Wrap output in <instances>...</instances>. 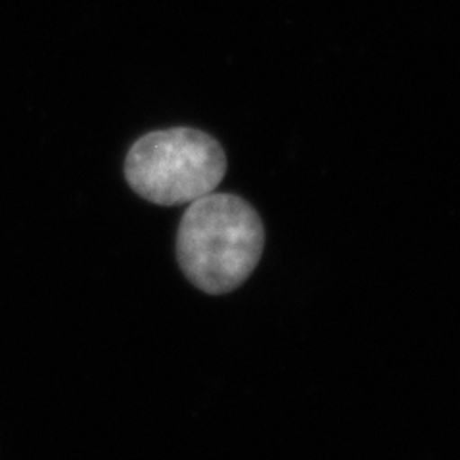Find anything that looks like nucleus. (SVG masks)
<instances>
[{
    "mask_svg": "<svg viewBox=\"0 0 460 460\" xmlns=\"http://www.w3.org/2000/svg\"><path fill=\"white\" fill-rule=\"evenodd\" d=\"M265 230L257 211L233 194H208L184 211L179 265L201 292L221 296L248 280L261 259Z\"/></svg>",
    "mask_w": 460,
    "mask_h": 460,
    "instance_id": "obj_1",
    "label": "nucleus"
},
{
    "mask_svg": "<svg viewBox=\"0 0 460 460\" xmlns=\"http://www.w3.org/2000/svg\"><path fill=\"white\" fill-rule=\"evenodd\" d=\"M226 172L221 144L198 128H165L138 138L125 160L131 189L157 206L192 204L215 192Z\"/></svg>",
    "mask_w": 460,
    "mask_h": 460,
    "instance_id": "obj_2",
    "label": "nucleus"
}]
</instances>
